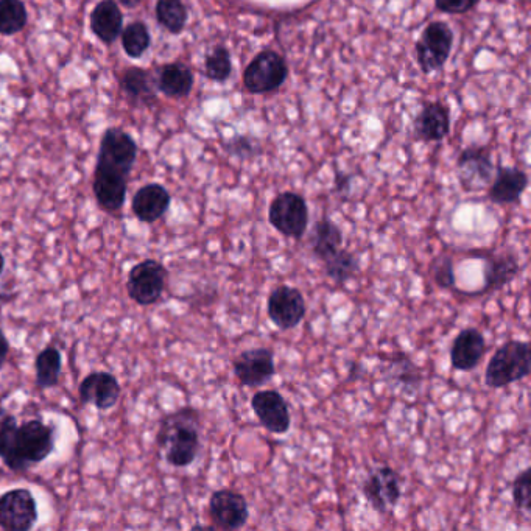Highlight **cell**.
Here are the masks:
<instances>
[{"label": "cell", "instance_id": "cell-37", "mask_svg": "<svg viewBox=\"0 0 531 531\" xmlns=\"http://www.w3.org/2000/svg\"><path fill=\"white\" fill-rule=\"evenodd\" d=\"M8 352H10V343L4 332L0 331V368L7 362Z\"/></svg>", "mask_w": 531, "mask_h": 531}, {"label": "cell", "instance_id": "cell-7", "mask_svg": "<svg viewBox=\"0 0 531 531\" xmlns=\"http://www.w3.org/2000/svg\"><path fill=\"white\" fill-rule=\"evenodd\" d=\"M363 496L377 513H388L402 497V480L390 466H379L366 475L362 486Z\"/></svg>", "mask_w": 531, "mask_h": 531}, {"label": "cell", "instance_id": "cell-33", "mask_svg": "<svg viewBox=\"0 0 531 531\" xmlns=\"http://www.w3.org/2000/svg\"><path fill=\"white\" fill-rule=\"evenodd\" d=\"M204 66H206V75L214 81L228 80L229 75L233 72L231 57H229V52L225 47H215L206 57Z\"/></svg>", "mask_w": 531, "mask_h": 531}, {"label": "cell", "instance_id": "cell-38", "mask_svg": "<svg viewBox=\"0 0 531 531\" xmlns=\"http://www.w3.org/2000/svg\"><path fill=\"white\" fill-rule=\"evenodd\" d=\"M119 2L127 8H136L142 4V0H119Z\"/></svg>", "mask_w": 531, "mask_h": 531}, {"label": "cell", "instance_id": "cell-12", "mask_svg": "<svg viewBox=\"0 0 531 531\" xmlns=\"http://www.w3.org/2000/svg\"><path fill=\"white\" fill-rule=\"evenodd\" d=\"M452 43H454V33L449 29V25L444 22H432L416 44L422 71L432 72L443 67L451 55Z\"/></svg>", "mask_w": 531, "mask_h": 531}, {"label": "cell", "instance_id": "cell-17", "mask_svg": "<svg viewBox=\"0 0 531 531\" xmlns=\"http://www.w3.org/2000/svg\"><path fill=\"white\" fill-rule=\"evenodd\" d=\"M486 342L482 332L475 328H466L455 337L451 348V365L454 370H475L485 356Z\"/></svg>", "mask_w": 531, "mask_h": 531}, {"label": "cell", "instance_id": "cell-19", "mask_svg": "<svg viewBox=\"0 0 531 531\" xmlns=\"http://www.w3.org/2000/svg\"><path fill=\"white\" fill-rule=\"evenodd\" d=\"M170 201L169 190L161 184L152 183L134 194L131 208L141 222L155 223L169 211Z\"/></svg>", "mask_w": 531, "mask_h": 531}, {"label": "cell", "instance_id": "cell-1", "mask_svg": "<svg viewBox=\"0 0 531 531\" xmlns=\"http://www.w3.org/2000/svg\"><path fill=\"white\" fill-rule=\"evenodd\" d=\"M136 158L138 144L127 131L108 128L103 133L92 183L95 200L103 211L116 214L124 208L128 176Z\"/></svg>", "mask_w": 531, "mask_h": 531}, {"label": "cell", "instance_id": "cell-35", "mask_svg": "<svg viewBox=\"0 0 531 531\" xmlns=\"http://www.w3.org/2000/svg\"><path fill=\"white\" fill-rule=\"evenodd\" d=\"M514 507L524 513H530L531 508V468L524 469L517 475L511 488Z\"/></svg>", "mask_w": 531, "mask_h": 531}, {"label": "cell", "instance_id": "cell-13", "mask_svg": "<svg viewBox=\"0 0 531 531\" xmlns=\"http://www.w3.org/2000/svg\"><path fill=\"white\" fill-rule=\"evenodd\" d=\"M233 370L243 387H262L275 376V352L268 348L240 352L233 360Z\"/></svg>", "mask_w": 531, "mask_h": 531}, {"label": "cell", "instance_id": "cell-25", "mask_svg": "<svg viewBox=\"0 0 531 531\" xmlns=\"http://www.w3.org/2000/svg\"><path fill=\"white\" fill-rule=\"evenodd\" d=\"M194 75L183 63L167 64L162 67L158 78V89L170 99H181L192 91Z\"/></svg>", "mask_w": 531, "mask_h": 531}, {"label": "cell", "instance_id": "cell-24", "mask_svg": "<svg viewBox=\"0 0 531 531\" xmlns=\"http://www.w3.org/2000/svg\"><path fill=\"white\" fill-rule=\"evenodd\" d=\"M343 245L342 229L331 220L323 219L315 223L310 233V248L313 256L320 261H326L332 254L337 253Z\"/></svg>", "mask_w": 531, "mask_h": 531}, {"label": "cell", "instance_id": "cell-22", "mask_svg": "<svg viewBox=\"0 0 531 531\" xmlns=\"http://www.w3.org/2000/svg\"><path fill=\"white\" fill-rule=\"evenodd\" d=\"M528 186V178L522 170L502 167L488 190V198L496 204H513L521 200Z\"/></svg>", "mask_w": 531, "mask_h": 531}, {"label": "cell", "instance_id": "cell-31", "mask_svg": "<svg viewBox=\"0 0 531 531\" xmlns=\"http://www.w3.org/2000/svg\"><path fill=\"white\" fill-rule=\"evenodd\" d=\"M156 19L173 35L183 32L187 24V10L181 0H158Z\"/></svg>", "mask_w": 531, "mask_h": 531}, {"label": "cell", "instance_id": "cell-4", "mask_svg": "<svg viewBox=\"0 0 531 531\" xmlns=\"http://www.w3.org/2000/svg\"><path fill=\"white\" fill-rule=\"evenodd\" d=\"M268 222L282 236L303 239L309 225V208L306 200L293 192L279 194L271 201Z\"/></svg>", "mask_w": 531, "mask_h": 531}, {"label": "cell", "instance_id": "cell-10", "mask_svg": "<svg viewBox=\"0 0 531 531\" xmlns=\"http://www.w3.org/2000/svg\"><path fill=\"white\" fill-rule=\"evenodd\" d=\"M287 74H289V69L282 57H279L276 52L265 50L259 53L245 69L243 83L248 91L261 94V92L278 89L284 83Z\"/></svg>", "mask_w": 531, "mask_h": 531}, {"label": "cell", "instance_id": "cell-29", "mask_svg": "<svg viewBox=\"0 0 531 531\" xmlns=\"http://www.w3.org/2000/svg\"><path fill=\"white\" fill-rule=\"evenodd\" d=\"M359 268V257L351 251L343 250V248H340L337 253L332 254L324 261L326 275L337 284H345L349 279L354 278Z\"/></svg>", "mask_w": 531, "mask_h": 531}, {"label": "cell", "instance_id": "cell-2", "mask_svg": "<svg viewBox=\"0 0 531 531\" xmlns=\"http://www.w3.org/2000/svg\"><path fill=\"white\" fill-rule=\"evenodd\" d=\"M200 430V413L195 408L184 407L162 419L156 441L170 466L187 468L197 460Z\"/></svg>", "mask_w": 531, "mask_h": 531}, {"label": "cell", "instance_id": "cell-34", "mask_svg": "<svg viewBox=\"0 0 531 531\" xmlns=\"http://www.w3.org/2000/svg\"><path fill=\"white\" fill-rule=\"evenodd\" d=\"M430 276L440 289H454L455 271L454 261L449 254H440L430 264Z\"/></svg>", "mask_w": 531, "mask_h": 531}, {"label": "cell", "instance_id": "cell-23", "mask_svg": "<svg viewBox=\"0 0 531 531\" xmlns=\"http://www.w3.org/2000/svg\"><path fill=\"white\" fill-rule=\"evenodd\" d=\"M451 119L443 103H430L415 122L416 136L422 141H441L449 133Z\"/></svg>", "mask_w": 531, "mask_h": 531}, {"label": "cell", "instance_id": "cell-14", "mask_svg": "<svg viewBox=\"0 0 531 531\" xmlns=\"http://www.w3.org/2000/svg\"><path fill=\"white\" fill-rule=\"evenodd\" d=\"M251 408L262 427L275 435H284L292 426L289 405L276 390L257 391L251 399Z\"/></svg>", "mask_w": 531, "mask_h": 531}, {"label": "cell", "instance_id": "cell-20", "mask_svg": "<svg viewBox=\"0 0 531 531\" xmlns=\"http://www.w3.org/2000/svg\"><path fill=\"white\" fill-rule=\"evenodd\" d=\"M519 271H521V264L514 251L502 250L488 254L485 256V271H483L485 275L483 292L502 289L516 279Z\"/></svg>", "mask_w": 531, "mask_h": 531}, {"label": "cell", "instance_id": "cell-26", "mask_svg": "<svg viewBox=\"0 0 531 531\" xmlns=\"http://www.w3.org/2000/svg\"><path fill=\"white\" fill-rule=\"evenodd\" d=\"M16 432L18 421L15 416L0 407V458L11 471L21 472L24 469L16 455Z\"/></svg>", "mask_w": 531, "mask_h": 531}, {"label": "cell", "instance_id": "cell-27", "mask_svg": "<svg viewBox=\"0 0 531 531\" xmlns=\"http://www.w3.org/2000/svg\"><path fill=\"white\" fill-rule=\"evenodd\" d=\"M61 365H63L61 352L55 346H47L46 349L39 352L35 360L38 387L43 388V390L55 387L60 380Z\"/></svg>", "mask_w": 531, "mask_h": 531}, {"label": "cell", "instance_id": "cell-21", "mask_svg": "<svg viewBox=\"0 0 531 531\" xmlns=\"http://www.w3.org/2000/svg\"><path fill=\"white\" fill-rule=\"evenodd\" d=\"M92 33L103 44H113L124 30V15L114 0H102L89 16Z\"/></svg>", "mask_w": 531, "mask_h": 531}, {"label": "cell", "instance_id": "cell-6", "mask_svg": "<svg viewBox=\"0 0 531 531\" xmlns=\"http://www.w3.org/2000/svg\"><path fill=\"white\" fill-rule=\"evenodd\" d=\"M55 449V429L41 419H32L18 426L16 432V455L22 469L46 460Z\"/></svg>", "mask_w": 531, "mask_h": 531}, {"label": "cell", "instance_id": "cell-9", "mask_svg": "<svg viewBox=\"0 0 531 531\" xmlns=\"http://www.w3.org/2000/svg\"><path fill=\"white\" fill-rule=\"evenodd\" d=\"M209 517L215 530H240L250 517L248 503L242 494L233 489H219L209 499Z\"/></svg>", "mask_w": 531, "mask_h": 531}, {"label": "cell", "instance_id": "cell-28", "mask_svg": "<svg viewBox=\"0 0 531 531\" xmlns=\"http://www.w3.org/2000/svg\"><path fill=\"white\" fill-rule=\"evenodd\" d=\"M120 85L131 102L148 103L155 100L156 94L153 89L150 75L141 67H130L122 75Z\"/></svg>", "mask_w": 531, "mask_h": 531}, {"label": "cell", "instance_id": "cell-30", "mask_svg": "<svg viewBox=\"0 0 531 531\" xmlns=\"http://www.w3.org/2000/svg\"><path fill=\"white\" fill-rule=\"evenodd\" d=\"M29 15L22 0H0V35L13 36L27 27Z\"/></svg>", "mask_w": 531, "mask_h": 531}, {"label": "cell", "instance_id": "cell-32", "mask_svg": "<svg viewBox=\"0 0 531 531\" xmlns=\"http://www.w3.org/2000/svg\"><path fill=\"white\" fill-rule=\"evenodd\" d=\"M120 36H122V47H124L125 53L134 60L141 58L147 52L148 47L152 46V36L148 32L147 25L142 21L128 24Z\"/></svg>", "mask_w": 531, "mask_h": 531}, {"label": "cell", "instance_id": "cell-11", "mask_svg": "<svg viewBox=\"0 0 531 531\" xmlns=\"http://www.w3.org/2000/svg\"><path fill=\"white\" fill-rule=\"evenodd\" d=\"M267 313L276 328L290 331L306 317V299L295 287L281 285L268 296Z\"/></svg>", "mask_w": 531, "mask_h": 531}, {"label": "cell", "instance_id": "cell-3", "mask_svg": "<svg viewBox=\"0 0 531 531\" xmlns=\"http://www.w3.org/2000/svg\"><path fill=\"white\" fill-rule=\"evenodd\" d=\"M531 371V351L527 342L510 340L503 343L489 360L485 382L489 388H503L528 377Z\"/></svg>", "mask_w": 531, "mask_h": 531}, {"label": "cell", "instance_id": "cell-36", "mask_svg": "<svg viewBox=\"0 0 531 531\" xmlns=\"http://www.w3.org/2000/svg\"><path fill=\"white\" fill-rule=\"evenodd\" d=\"M435 2H437L438 10L451 13V15H458V13L472 10L475 5L479 4L480 0H435Z\"/></svg>", "mask_w": 531, "mask_h": 531}, {"label": "cell", "instance_id": "cell-39", "mask_svg": "<svg viewBox=\"0 0 531 531\" xmlns=\"http://www.w3.org/2000/svg\"><path fill=\"white\" fill-rule=\"evenodd\" d=\"M5 268V257L4 254L0 253V276H2V273H4Z\"/></svg>", "mask_w": 531, "mask_h": 531}, {"label": "cell", "instance_id": "cell-8", "mask_svg": "<svg viewBox=\"0 0 531 531\" xmlns=\"http://www.w3.org/2000/svg\"><path fill=\"white\" fill-rule=\"evenodd\" d=\"M38 522V507L29 489H10L0 496V527L7 531H29Z\"/></svg>", "mask_w": 531, "mask_h": 531}, {"label": "cell", "instance_id": "cell-18", "mask_svg": "<svg viewBox=\"0 0 531 531\" xmlns=\"http://www.w3.org/2000/svg\"><path fill=\"white\" fill-rule=\"evenodd\" d=\"M385 384L404 396H415L422 384V374L418 366L405 354H394L384 368Z\"/></svg>", "mask_w": 531, "mask_h": 531}, {"label": "cell", "instance_id": "cell-15", "mask_svg": "<svg viewBox=\"0 0 531 531\" xmlns=\"http://www.w3.org/2000/svg\"><path fill=\"white\" fill-rule=\"evenodd\" d=\"M120 390L119 380L111 373H97L88 374L85 379L81 380L80 387H78V398L81 404H92L95 408H99L102 412L110 410L119 401Z\"/></svg>", "mask_w": 531, "mask_h": 531}, {"label": "cell", "instance_id": "cell-16", "mask_svg": "<svg viewBox=\"0 0 531 531\" xmlns=\"http://www.w3.org/2000/svg\"><path fill=\"white\" fill-rule=\"evenodd\" d=\"M458 176L466 190L485 189L493 183L494 164L482 148H468L458 159Z\"/></svg>", "mask_w": 531, "mask_h": 531}, {"label": "cell", "instance_id": "cell-5", "mask_svg": "<svg viewBox=\"0 0 531 531\" xmlns=\"http://www.w3.org/2000/svg\"><path fill=\"white\" fill-rule=\"evenodd\" d=\"M169 271L161 262L147 259L131 268L127 278V292L139 306L158 303L166 290Z\"/></svg>", "mask_w": 531, "mask_h": 531}]
</instances>
